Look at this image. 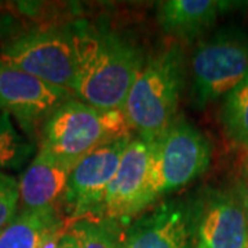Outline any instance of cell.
I'll use <instances>...</instances> for the list:
<instances>
[{
    "mask_svg": "<svg viewBox=\"0 0 248 248\" xmlns=\"http://www.w3.org/2000/svg\"><path fill=\"white\" fill-rule=\"evenodd\" d=\"M241 200H243V205H244V211H246V215H247V221H248V181L244 184L243 189H241Z\"/></svg>",
    "mask_w": 248,
    "mask_h": 248,
    "instance_id": "cell-22",
    "label": "cell"
},
{
    "mask_svg": "<svg viewBox=\"0 0 248 248\" xmlns=\"http://www.w3.org/2000/svg\"><path fill=\"white\" fill-rule=\"evenodd\" d=\"M248 221L241 195L214 190L197 199L196 248H247Z\"/></svg>",
    "mask_w": 248,
    "mask_h": 248,
    "instance_id": "cell-11",
    "label": "cell"
},
{
    "mask_svg": "<svg viewBox=\"0 0 248 248\" xmlns=\"http://www.w3.org/2000/svg\"><path fill=\"white\" fill-rule=\"evenodd\" d=\"M19 187L17 179L0 171V232L17 215Z\"/></svg>",
    "mask_w": 248,
    "mask_h": 248,
    "instance_id": "cell-18",
    "label": "cell"
},
{
    "mask_svg": "<svg viewBox=\"0 0 248 248\" xmlns=\"http://www.w3.org/2000/svg\"><path fill=\"white\" fill-rule=\"evenodd\" d=\"M78 163H71L39 149L18 182L19 200L25 210L55 208L63 200L68 182Z\"/></svg>",
    "mask_w": 248,
    "mask_h": 248,
    "instance_id": "cell-12",
    "label": "cell"
},
{
    "mask_svg": "<svg viewBox=\"0 0 248 248\" xmlns=\"http://www.w3.org/2000/svg\"><path fill=\"white\" fill-rule=\"evenodd\" d=\"M73 98L69 90L57 87L0 61V110L14 116L28 133L45 122L63 102Z\"/></svg>",
    "mask_w": 248,
    "mask_h": 248,
    "instance_id": "cell-9",
    "label": "cell"
},
{
    "mask_svg": "<svg viewBox=\"0 0 248 248\" xmlns=\"http://www.w3.org/2000/svg\"><path fill=\"white\" fill-rule=\"evenodd\" d=\"M62 248H78V244H76V241L69 232L62 239Z\"/></svg>",
    "mask_w": 248,
    "mask_h": 248,
    "instance_id": "cell-21",
    "label": "cell"
},
{
    "mask_svg": "<svg viewBox=\"0 0 248 248\" xmlns=\"http://www.w3.org/2000/svg\"><path fill=\"white\" fill-rule=\"evenodd\" d=\"M0 61L73 93L76 50L72 24L10 36L0 46Z\"/></svg>",
    "mask_w": 248,
    "mask_h": 248,
    "instance_id": "cell-4",
    "label": "cell"
},
{
    "mask_svg": "<svg viewBox=\"0 0 248 248\" xmlns=\"http://www.w3.org/2000/svg\"><path fill=\"white\" fill-rule=\"evenodd\" d=\"M152 142L151 177L155 200L190 184L208 169L211 143L186 120H174Z\"/></svg>",
    "mask_w": 248,
    "mask_h": 248,
    "instance_id": "cell-6",
    "label": "cell"
},
{
    "mask_svg": "<svg viewBox=\"0 0 248 248\" xmlns=\"http://www.w3.org/2000/svg\"><path fill=\"white\" fill-rule=\"evenodd\" d=\"M128 135L130 125L122 109H98L71 98L45 122L40 148L60 159L78 163L98 146Z\"/></svg>",
    "mask_w": 248,
    "mask_h": 248,
    "instance_id": "cell-3",
    "label": "cell"
},
{
    "mask_svg": "<svg viewBox=\"0 0 248 248\" xmlns=\"http://www.w3.org/2000/svg\"><path fill=\"white\" fill-rule=\"evenodd\" d=\"M33 152L35 145L18 133L10 116L0 110V170L21 169Z\"/></svg>",
    "mask_w": 248,
    "mask_h": 248,
    "instance_id": "cell-17",
    "label": "cell"
},
{
    "mask_svg": "<svg viewBox=\"0 0 248 248\" xmlns=\"http://www.w3.org/2000/svg\"><path fill=\"white\" fill-rule=\"evenodd\" d=\"M152 142L131 138L119 169L108 186L101 207V219L128 222L134 215L155 203L151 177Z\"/></svg>",
    "mask_w": 248,
    "mask_h": 248,
    "instance_id": "cell-7",
    "label": "cell"
},
{
    "mask_svg": "<svg viewBox=\"0 0 248 248\" xmlns=\"http://www.w3.org/2000/svg\"><path fill=\"white\" fill-rule=\"evenodd\" d=\"M66 233H68V225L63 223L46 237L40 248H62V239Z\"/></svg>",
    "mask_w": 248,
    "mask_h": 248,
    "instance_id": "cell-19",
    "label": "cell"
},
{
    "mask_svg": "<svg viewBox=\"0 0 248 248\" xmlns=\"http://www.w3.org/2000/svg\"><path fill=\"white\" fill-rule=\"evenodd\" d=\"M185 72V54L178 43L166 46L143 63L122 109L141 138L156 140L175 120Z\"/></svg>",
    "mask_w": 248,
    "mask_h": 248,
    "instance_id": "cell-2",
    "label": "cell"
},
{
    "mask_svg": "<svg viewBox=\"0 0 248 248\" xmlns=\"http://www.w3.org/2000/svg\"><path fill=\"white\" fill-rule=\"evenodd\" d=\"M16 18L6 13H0V39L16 35L18 29Z\"/></svg>",
    "mask_w": 248,
    "mask_h": 248,
    "instance_id": "cell-20",
    "label": "cell"
},
{
    "mask_svg": "<svg viewBox=\"0 0 248 248\" xmlns=\"http://www.w3.org/2000/svg\"><path fill=\"white\" fill-rule=\"evenodd\" d=\"M247 248H248V244H247Z\"/></svg>",
    "mask_w": 248,
    "mask_h": 248,
    "instance_id": "cell-23",
    "label": "cell"
},
{
    "mask_svg": "<svg viewBox=\"0 0 248 248\" xmlns=\"http://www.w3.org/2000/svg\"><path fill=\"white\" fill-rule=\"evenodd\" d=\"M68 232L73 236L78 248H123L124 234L117 222L105 219H80L72 222Z\"/></svg>",
    "mask_w": 248,
    "mask_h": 248,
    "instance_id": "cell-15",
    "label": "cell"
},
{
    "mask_svg": "<svg viewBox=\"0 0 248 248\" xmlns=\"http://www.w3.org/2000/svg\"><path fill=\"white\" fill-rule=\"evenodd\" d=\"M197 200H170L128 225L123 248H196Z\"/></svg>",
    "mask_w": 248,
    "mask_h": 248,
    "instance_id": "cell-10",
    "label": "cell"
},
{
    "mask_svg": "<svg viewBox=\"0 0 248 248\" xmlns=\"http://www.w3.org/2000/svg\"><path fill=\"white\" fill-rule=\"evenodd\" d=\"M76 50L73 94L91 107L123 109L125 98L143 68L142 53L108 28L86 21L72 24Z\"/></svg>",
    "mask_w": 248,
    "mask_h": 248,
    "instance_id": "cell-1",
    "label": "cell"
},
{
    "mask_svg": "<svg viewBox=\"0 0 248 248\" xmlns=\"http://www.w3.org/2000/svg\"><path fill=\"white\" fill-rule=\"evenodd\" d=\"M222 123L229 138L248 148V75L225 97Z\"/></svg>",
    "mask_w": 248,
    "mask_h": 248,
    "instance_id": "cell-16",
    "label": "cell"
},
{
    "mask_svg": "<svg viewBox=\"0 0 248 248\" xmlns=\"http://www.w3.org/2000/svg\"><path fill=\"white\" fill-rule=\"evenodd\" d=\"M232 7V1L167 0L159 4L157 21L166 33L179 39H193L203 35L223 11Z\"/></svg>",
    "mask_w": 248,
    "mask_h": 248,
    "instance_id": "cell-13",
    "label": "cell"
},
{
    "mask_svg": "<svg viewBox=\"0 0 248 248\" xmlns=\"http://www.w3.org/2000/svg\"><path fill=\"white\" fill-rule=\"evenodd\" d=\"M192 98L197 108L226 97L248 75V35L228 28L196 48L192 63Z\"/></svg>",
    "mask_w": 248,
    "mask_h": 248,
    "instance_id": "cell-5",
    "label": "cell"
},
{
    "mask_svg": "<svg viewBox=\"0 0 248 248\" xmlns=\"http://www.w3.org/2000/svg\"><path fill=\"white\" fill-rule=\"evenodd\" d=\"M63 225L55 208L22 210L0 232V248H40L45 239Z\"/></svg>",
    "mask_w": 248,
    "mask_h": 248,
    "instance_id": "cell-14",
    "label": "cell"
},
{
    "mask_svg": "<svg viewBox=\"0 0 248 248\" xmlns=\"http://www.w3.org/2000/svg\"><path fill=\"white\" fill-rule=\"evenodd\" d=\"M131 135L108 142L80 159L73 169L63 196L73 222L99 214L108 186L119 169Z\"/></svg>",
    "mask_w": 248,
    "mask_h": 248,
    "instance_id": "cell-8",
    "label": "cell"
}]
</instances>
